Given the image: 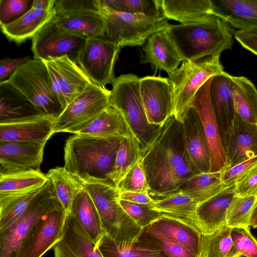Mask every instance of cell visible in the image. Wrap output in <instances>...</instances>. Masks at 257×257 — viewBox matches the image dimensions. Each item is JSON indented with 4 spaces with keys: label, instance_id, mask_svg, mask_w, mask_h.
<instances>
[{
    "label": "cell",
    "instance_id": "obj_14",
    "mask_svg": "<svg viewBox=\"0 0 257 257\" xmlns=\"http://www.w3.org/2000/svg\"><path fill=\"white\" fill-rule=\"evenodd\" d=\"M209 79L195 94L191 105L197 111L206 139L210 159V172L222 171L226 163L219 127L209 95Z\"/></svg>",
    "mask_w": 257,
    "mask_h": 257
},
{
    "label": "cell",
    "instance_id": "obj_33",
    "mask_svg": "<svg viewBox=\"0 0 257 257\" xmlns=\"http://www.w3.org/2000/svg\"><path fill=\"white\" fill-rule=\"evenodd\" d=\"M41 114L18 90L0 83V123Z\"/></svg>",
    "mask_w": 257,
    "mask_h": 257
},
{
    "label": "cell",
    "instance_id": "obj_46",
    "mask_svg": "<svg viewBox=\"0 0 257 257\" xmlns=\"http://www.w3.org/2000/svg\"><path fill=\"white\" fill-rule=\"evenodd\" d=\"M116 188L119 193L132 192L148 193L149 187L142 164L141 158L122 178Z\"/></svg>",
    "mask_w": 257,
    "mask_h": 257
},
{
    "label": "cell",
    "instance_id": "obj_30",
    "mask_svg": "<svg viewBox=\"0 0 257 257\" xmlns=\"http://www.w3.org/2000/svg\"><path fill=\"white\" fill-rule=\"evenodd\" d=\"M52 20L60 28L87 39L105 34V21L99 12H75L54 16Z\"/></svg>",
    "mask_w": 257,
    "mask_h": 257
},
{
    "label": "cell",
    "instance_id": "obj_38",
    "mask_svg": "<svg viewBox=\"0 0 257 257\" xmlns=\"http://www.w3.org/2000/svg\"><path fill=\"white\" fill-rule=\"evenodd\" d=\"M231 228L224 226L210 233L201 234L199 257H235L240 253L231 237Z\"/></svg>",
    "mask_w": 257,
    "mask_h": 257
},
{
    "label": "cell",
    "instance_id": "obj_37",
    "mask_svg": "<svg viewBox=\"0 0 257 257\" xmlns=\"http://www.w3.org/2000/svg\"><path fill=\"white\" fill-rule=\"evenodd\" d=\"M48 181L40 171L1 173L0 195L23 193L43 187Z\"/></svg>",
    "mask_w": 257,
    "mask_h": 257
},
{
    "label": "cell",
    "instance_id": "obj_11",
    "mask_svg": "<svg viewBox=\"0 0 257 257\" xmlns=\"http://www.w3.org/2000/svg\"><path fill=\"white\" fill-rule=\"evenodd\" d=\"M67 213L58 202L39 219L11 257H42L62 238Z\"/></svg>",
    "mask_w": 257,
    "mask_h": 257
},
{
    "label": "cell",
    "instance_id": "obj_22",
    "mask_svg": "<svg viewBox=\"0 0 257 257\" xmlns=\"http://www.w3.org/2000/svg\"><path fill=\"white\" fill-rule=\"evenodd\" d=\"M53 250L54 257H103L97 243L89 237L69 211L63 237Z\"/></svg>",
    "mask_w": 257,
    "mask_h": 257
},
{
    "label": "cell",
    "instance_id": "obj_12",
    "mask_svg": "<svg viewBox=\"0 0 257 257\" xmlns=\"http://www.w3.org/2000/svg\"><path fill=\"white\" fill-rule=\"evenodd\" d=\"M120 49L105 35L87 39L79 53L77 64L92 83L105 88L116 78L114 67Z\"/></svg>",
    "mask_w": 257,
    "mask_h": 257
},
{
    "label": "cell",
    "instance_id": "obj_44",
    "mask_svg": "<svg viewBox=\"0 0 257 257\" xmlns=\"http://www.w3.org/2000/svg\"><path fill=\"white\" fill-rule=\"evenodd\" d=\"M101 6L128 14L160 15L161 12L158 0H99Z\"/></svg>",
    "mask_w": 257,
    "mask_h": 257
},
{
    "label": "cell",
    "instance_id": "obj_10",
    "mask_svg": "<svg viewBox=\"0 0 257 257\" xmlns=\"http://www.w3.org/2000/svg\"><path fill=\"white\" fill-rule=\"evenodd\" d=\"M110 91L91 82L58 116L54 133L75 134L109 105Z\"/></svg>",
    "mask_w": 257,
    "mask_h": 257
},
{
    "label": "cell",
    "instance_id": "obj_15",
    "mask_svg": "<svg viewBox=\"0 0 257 257\" xmlns=\"http://www.w3.org/2000/svg\"><path fill=\"white\" fill-rule=\"evenodd\" d=\"M140 92L150 124L161 125L173 115V92L168 78L155 76L141 78Z\"/></svg>",
    "mask_w": 257,
    "mask_h": 257
},
{
    "label": "cell",
    "instance_id": "obj_18",
    "mask_svg": "<svg viewBox=\"0 0 257 257\" xmlns=\"http://www.w3.org/2000/svg\"><path fill=\"white\" fill-rule=\"evenodd\" d=\"M46 143L0 142L1 173L40 171Z\"/></svg>",
    "mask_w": 257,
    "mask_h": 257
},
{
    "label": "cell",
    "instance_id": "obj_45",
    "mask_svg": "<svg viewBox=\"0 0 257 257\" xmlns=\"http://www.w3.org/2000/svg\"><path fill=\"white\" fill-rule=\"evenodd\" d=\"M119 203L125 212L143 228L150 225L162 215L152 208V203L140 204L120 199Z\"/></svg>",
    "mask_w": 257,
    "mask_h": 257
},
{
    "label": "cell",
    "instance_id": "obj_20",
    "mask_svg": "<svg viewBox=\"0 0 257 257\" xmlns=\"http://www.w3.org/2000/svg\"><path fill=\"white\" fill-rule=\"evenodd\" d=\"M186 150L193 165L201 173H209L210 159L199 115L190 105L182 121Z\"/></svg>",
    "mask_w": 257,
    "mask_h": 257
},
{
    "label": "cell",
    "instance_id": "obj_19",
    "mask_svg": "<svg viewBox=\"0 0 257 257\" xmlns=\"http://www.w3.org/2000/svg\"><path fill=\"white\" fill-rule=\"evenodd\" d=\"M55 0H34L32 9L18 20L2 26V33L11 41L21 44L34 35L54 17Z\"/></svg>",
    "mask_w": 257,
    "mask_h": 257
},
{
    "label": "cell",
    "instance_id": "obj_7",
    "mask_svg": "<svg viewBox=\"0 0 257 257\" xmlns=\"http://www.w3.org/2000/svg\"><path fill=\"white\" fill-rule=\"evenodd\" d=\"M99 6V13L105 23V36L120 48L141 46L153 34L170 25L162 14L154 16L128 14Z\"/></svg>",
    "mask_w": 257,
    "mask_h": 257
},
{
    "label": "cell",
    "instance_id": "obj_35",
    "mask_svg": "<svg viewBox=\"0 0 257 257\" xmlns=\"http://www.w3.org/2000/svg\"><path fill=\"white\" fill-rule=\"evenodd\" d=\"M103 257H167L161 250L134 242L116 241L104 233L97 243Z\"/></svg>",
    "mask_w": 257,
    "mask_h": 257
},
{
    "label": "cell",
    "instance_id": "obj_3",
    "mask_svg": "<svg viewBox=\"0 0 257 257\" xmlns=\"http://www.w3.org/2000/svg\"><path fill=\"white\" fill-rule=\"evenodd\" d=\"M166 30L183 61H196L221 54L233 45L228 25L214 15L201 22L170 24Z\"/></svg>",
    "mask_w": 257,
    "mask_h": 257
},
{
    "label": "cell",
    "instance_id": "obj_48",
    "mask_svg": "<svg viewBox=\"0 0 257 257\" xmlns=\"http://www.w3.org/2000/svg\"><path fill=\"white\" fill-rule=\"evenodd\" d=\"M231 237L240 254L257 257V240L251 234L249 227L231 228Z\"/></svg>",
    "mask_w": 257,
    "mask_h": 257
},
{
    "label": "cell",
    "instance_id": "obj_13",
    "mask_svg": "<svg viewBox=\"0 0 257 257\" xmlns=\"http://www.w3.org/2000/svg\"><path fill=\"white\" fill-rule=\"evenodd\" d=\"M87 38L66 31L52 20L47 23L32 38L31 49L35 59L68 56L77 63L78 56Z\"/></svg>",
    "mask_w": 257,
    "mask_h": 257
},
{
    "label": "cell",
    "instance_id": "obj_34",
    "mask_svg": "<svg viewBox=\"0 0 257 257\" xmlns=\"http://www.w3.org/2000/svg\"><path fill=\"white\" fill-rule=\"evenodd\" d=\"M197 205L194 200L180 192L154 200L152 203L154 209L185 221L201 233L196 216Z\"/></svg>",
    "mask_w": 257,
    "mask_h": 257
},
{
    "label": "cell",
    "instance_id": "obj_50",
    "mask_svg": "<svg viewBox=\"0 0 257 257\" xmlns=\"http://www.w3.org/2000/svg\"><path fill=\"white\" fill-rule=\"evenodd\" d=\"M256 164L257 156L222 171L221 179L222 183L227 187L235 185Z\"/></svg>",
    "mask_w": 257,
    "mask_h": 257
},
{
    "label": "cell",
    "instance_id": "obj_41",
    "mask_svg": "<svg viewBox=\"0 0 257 257\" xmlns=\"http://www.w3.org/2000/svg\"><path fill=\"white\" fill-rule=\"evenodd\" d=\"M46 176L53 183L62 206L69 211L75 195L83 188V184L67 172L64 167L51 169Z\"/></svg>",
    "mask_w": 257,
    "mask_h": 257
},
{
    "label": "cell",
    "instance_id": "obj_21",
    "mask_svg": "<svg viewBox=\"0 0 257 257\" xmlns=\"http://www.w3.org/2000/svg\"><path fill=\"white\" fill-rule=\"evenodd\" d=\"M42 61L59 84L67 106L92 82L79 66L66 55Z\"/></svg>",
    "mask_w": 257,
    "mask_h": 257
},
{
    "label": "cell",
    "instance_id": "obj_53",
    "mask_svg": "<svg viewBox=\"0 0 257 257\" xmlns=\"http://www.w3.org/2000/svg\"><path fill=\"white\" fill-rule=\"evenodd\" d=\"M234 38L243 48L257 55V29L237 30Z\"/></svg>",
    "mask_w": 257,
    "mask_h": 257
},
{
    "label": "cell",
    "instance_id": "obj_51",
    "mask_svg": "<svg viewBox=\"0 0 257 257\" xmlns=\"http://www.w3.org/2000/svg\"><path fill=\"white\" fill-rule=\"evenodd\" d=\"M235 195L257 196V164L235 184Z\"/></svg>",
    "mask_w": 257,
    "mask_h": 257
},
{
    "label": "cell",
    "instance_id": "obj_6",
    "mask_svg": "<svg viewBox=\"0 0 257 257\" xmlns=\"http://www.w3.org/2000/svg\"><path fill=\"white\" fill-rule=\"evenodd\" d=\"M83 188L92 198L99 213L105 233L121 242L136 241L144 228L124 210L119 203V192L113 186L85 183Z\"/></svg>",
    "mask_w": 257,
    "mask_h": 257
},
{
    "label": "cell",
    "instance_id": "obj_55",
    "mask_svg": "<svg viewBox=\"0 0 257 257\" xmlns=\"http://www.w3.org/2000/svg\"><path fill=\"white\" fill-rule=\"evenodd\" d=\"M249 226L253 228H257V200L251 214Z\"/></svg>",
    "mask_w": 257,
    "mask_h": 257
},
{
    "label": "cell",
    "instance_id": "obj_57",
    "mask_svg": "<svg viewBox=\"0 0 257 257\" xmlns=\"http://www.w3.org/2000/svg\"><path fill=\"white\" fill-rule=\"evenodd\" d=\"M238 256V255H237ZM237 256H235V257H237Z\"/></svg>",
    "mask_w": 257,
    "mask_h": 257
},
{
    "label": "cell",
    "instance_id": "obj_27",
    "mask_svg": "<svg viewBox=\"0 0 257 257\" xmlns=\"http://www.w3.org/2000/svg\"><path fill=\"white\" fill-rule=\"evenodd\" d=\"M148 227L182 245L199 257L202 233L194 226L162 213Z\"/></svg>",
    "mask_w": 257,
    "mask_h": 257
},
{
    "label": "cell",
    "instance_id": "obj_28",
    "mask_svg": "<svg viewBox=\"0 0 257 257\" xmlns=\"http://www.w3.org/2000/svg\"><path fill=\"white\" fill-rule=\"evenodd\" d=\"M158 3L165 18L181 24L203 21L214 15L211 0H158Z\"/></svg>",
    "mask_w": 257,
    "mask_h": 257
},
{
    "label": "cell",
    "instance_id": "obj_29",
    "mask_svg": "<svg viewBox=\"0 0 257 257\" xmlns=\"http://www.w3.org/2000/svg\"><path fill=\"white\" fill-rule=\"evenodd\" d=\"M132 134L120 111L109 105L96 117L74 134L79 136L125 137Z\"/></svg>",
    "mask_w": 257,
    "mask_h": 257
},
{
    "label": "cell",
    "instance_id": "obj_32",
    "mask_svg": "<svg viewBox=\"0 0 257 257\" xmlns=\"http://www.w3.org/2000/svg\"><path fill=\"white\" fill-rule=\"evenodd\" d=\"M236 113L244 121L257 125V90L254 84L244 76L229 74Z\"/></svg>",
    "mask_w": 257,
    "mask_h": 257
},
{
    "label": "cell",
    "instance_id": "obj_1",
    "mask_svg": "<svg viewBox=\"0 0 257 257\" xmlns=\"http://www.w3.org/2000/svg\"><path fill=\"white\" fill-rule=\"evenodd\" d=\"M141 162L153 200L179 192L190 178L200 173L188 156L182 122L173 115L141 150Z\"/></svg>",
    "mask_w": 257,
    "mask_h": 257
},
{
    "label": "cell",
    "instance_id": "obj_16",
    "mask_svg": "<svg viewBox=\"0 0 257 257\" xmlns=\"http://www.w3.org/2000/svg\"><path fill=\"white\" fill-rule=\"evenodd\" d=\"M222 142L226 156L224 171L257 156V125L244 121L236 113Z\"/></svg>",
    "mask_w": 257,
    "mask_h": 257
},
{
    "label": "cell",
    "instance_id": "obj_40",
    "mask_svg": "<svg viewBox=\"0 0 257 257\" xmlns=\"http://www.w3.org/2000/svg\"><path fill=\"white\" fill-rule=\"evenodd\" d=\"M141 149L139 142L133 134L122 138L111 177L116 187L125 175L140 160Z\"/></svg>",
    "mask_w": 257,
    "mask_h": 257
},
{
    "label": "cell",
    "instance_id": "obj_24",
    "mask_svg": "<svg viewBox=\"0 0 257 257\" xmlns=\"http://www.w3.org/2000/svg\"><path fill=\"white\" fill-rule=\"evenodd\" d=\"M235 195L233 185L198 204L196 216L202 234L212 233L226 225L227 210Z\"/></svg>",
    "mask_w": 257,
    "mask_h": 257
},
{
    "label": "cell",
    "instance_id": "obj_42",
    "mask_svg": "<svg viewBox=\"0 0 257 257\" xmlns=\"http://www.w3.org/2000/svg\"><path fill=\"white\" fill-rule=\"evenodd\" d=\"M138 241L161 250L167 257H198L185 246L148 227L143 229Z\"/></svg>",
    "mask_w": 257,
    "mask_h": 257
},
{
    "label": "cell",
    "instance_id": "obj_39",
    "mask_svg": "<svg viewBox=\"0 0 257 257\" xmlns=\"http://www.w3.org/2000/svg\"><path fill=\"white\" fill-rule=\"evenodd\" d=\"M43 187L23 193L0 195V230L21 216Z\"/></svg>",
    "mask_w": 257,
    "mask_h": 257
},
{
    "label": "cell",
    "instance_id": "obj_56",
    "mask_svg": "<svg viewBox=\"0 0 257 257\" xmlns=\"http://www.w3.org/2000/svg\"><path fill=\"white\" fill-rule=\"evenodd\" d=\"M237 257H247L245 255L239 254Z\"/></svg>",
    "mask_w": 257,
    "mask_h": 257
},
{
    "label": "cell",
    "instance_id": "obj_26",
    "mask_svg": "<svg viewBox=\"0 0 257 257\" xmlns=\"http://www.w3.org/2000/svg\"><path fill=\"white\" fill-rule=\"evenodd\" d=\"M214 15L238 30L257 29V0H211Z\"/></svg>",
    "mask_w": 257,
    "mask_h": 257
},
{
    "label": "cell",
    "instance_id": "obj_49",
    "mask_svg": "<svg viewBox=\"0 0 257 257\" xmlns=\"http://www.w3.org/2000/svg\"><path fill=\"white\" fill-rule=\"evenodd\" d=\"M99 0H55L54 16L83 11L99 13Z\"/></svg>",
    "mask_w": 257,
    "mask_h": 257
},
{
    "label": "cell",
    "instance_id": "obj_47",
    "mask_svg": "<svg viewBox=\"0 0 257 257\" xmlns=\"http://www.w3.org/2000/svg\"><path fill=\"white\" fill-rule=\"evenodd\" d=\"M34 0H0V27L19 19L33 6Z\"/></svg>",
    "mask_w": 257,
    "mask_h": 257
},
{
    "label": "cell",
    "instance_id": "obj_9",
    "mask_svg": "<svg viewBox=\"0 0 257 257\" xmlns=\"http://www.w3.org/2000/svg\"><path fill=\"white\" fill-rule=\"evenodd\" d=\"M58 202L54 185L48 179L21 216L0 230V257H11L39 219Z\"/></svg>",
    "mask_w": 257,
    "mask_h": 257
},
{
    "label": "cell",
    "instance_id": "obj_43",
    "mask_svg": "<svg viewBox=\"0 0 257 257\" xmlns=\"http://www.w3.org/2000/svg\"><path fill=\"white\" fill-rule=\"evenodd\" d=\"M257 196L240 197L235 195L226 212V226L230 227H249L251 214Z\"/></svg>",
    "mask_w": 257,
    "mask_h": 257
},
{
    "label": "cell",
    "instance_id": "obj_8",
    "mask_svg": "<svg viewBox=\"0 0 257 257\" xmlns=\"http://www.w3.org/2000/svg\"><path fill=\"white\" fill-rule=\"evenodd\" d=\"M4 82L20 92L42 114L57 117L63 110L52 90L49 70L41 60L31 59Z\"/></svg>",
    "mask_w": 257,
    "mask_h": 257
},
{
    "label": "cell",
    "instance_id": "obj_54",
    "mask_svg": "<svg viewBox=\"0 0 257 257\" xmlns=\"http://www.w3.org/2000/svg\"><path fill=\"white\" fill-rule=\"evenodd\" d=\"M119 199L140 204H150L154 201L148 193L132 192L119 193Z\"/></svg>",
    "mask_w": 257,
    "mask_h": 257
},
{
    "label": "cell",
    "instance_id": "obj_23",
    "mask_svg": "<svg viewBox=\"0 0 257 257\" xmlns=\"http://www.w3.org/2000/svg\"><path fill=\"white\" fill-rule=\"evenodd\" d=\"M166 29L154 33L148 39L141 63H150L153 69L164 70L170 75L183 60Z\"/></svg>",
    "mask_w": 257,
    "mask_h": 257
},
{
    "label": "cell",
    "instance_id": "obj_5",
    "mask_svg": "<svg viewBox=\"0 0 257 257\" xmlns=\"http://www.w3.org/2000/svg\"><path fill=\"white\" fill-rule=\"evenodd\" d=\"M221 54L196 61H184L168 78L173 92V115L182 122L199 89L209 79L225 71L220 61Z\"/></svg>",
    "mask_w": 257,
    "mask_h": 257
},
{
    "label": "cell",
    "instance_id": "obj_4",
    "mask_svg": "<svg viewBox=\"0 0 257 257\" xmlns=\"http://www.w3.org/2000/svg\"><path fill=\"white\" fill-rule=\"evenodd\" d=\"M140 79L131 73L116 78L109 101V105L122 114L143 149L152 141L160 125L151 124L148 121L141 95Z\"/></svg>",
    "mask_w": 257,
    "mask_h": 257
},
{
    "label": "cell",
    "instance_id": "obj_25",
    "mask_svg": "<svg viewBox=\"0 0 257 257\" xmlns=\"http://www.w3.org/2000/svg\"><path fill=\"white\" fill-rule=\"evenodd\" d=\"M209 95L222 140L236 114L228 73L224 72L212 77Z\"/></svg>",
    "mask_w": 257,
    "mask_h": 257
},
{
    "label": "cell",
    "instance_id": "obj_36",
    "mask_svg": "<svg viewBox=\"0 0 257 257\" xmlns=\"http://www.w3.org/2000/svg\"><path fill=\"white\" fill-rule=\"evenodd\" d=\"M221 171L201 173L190 178L179 191L198 204L227 187L222 182Z\"/></svg>",
    "mask_w": 257,
    "mask_h": 257
},
{
    "label": "cell",
    "instance_id": "obj_17",
    "mask_svg": "<svg viewBox=\"0 0 257 257\" xmlns=\"http://www.w3.org/2000/svg\"><path fill=\"white\" fill-rule=\"evenodd\" d=\"M56 117L38 114L0 123V142L46 143L54 134Z\"/></svg>",
    "mask_w": 257,
    "mask_h": 257
},
{
    "label": "cell",
    "instance_id": "obj_52",
    "mask_svg": "<svg viewBox=\"0 0 257 257\" xmlns=\"http://www.w3.org/2000/svg\"><path fill=\"white\" fill-rule=\"evenodd\" d=\"M30 56L23 57L5 58L0 61V83L8 79L20 66L31 60Z\"/></svg>",
    "mask_w": 257,
    "mask_h": 257
},
{
    "label": "cell",
    "instance_id": "obj_2",
    "mask_svg": "<svg viewBox=\"0 0 257 257\" xmlns=\"http://www.w3.org/2000/svg\"><path fill=\"white\" fill-rule=\"evenodd\" d=\"M123 137L96 138L75 135L64 147L66 171L82 183L115 186L111 177Z\"/></svg>",
    "mask_w": 257,
    "mask_h": 257
},
{
    "label": "cell",
    "instance_id": "obj_31",
    "mask_svg": "<svg viewBox=\"0 0 257 257\" xmlns=\"http://www.w3.org/2000/svg\"><path fill=\"white\" fill-rule=\"evenodd\" d=\"M69 211L95 243L105 233L97 208L83 187L75 195Z\"/></svg>",
    "mask_w": 257,
    "mask_h": 257
}]
</instances>
